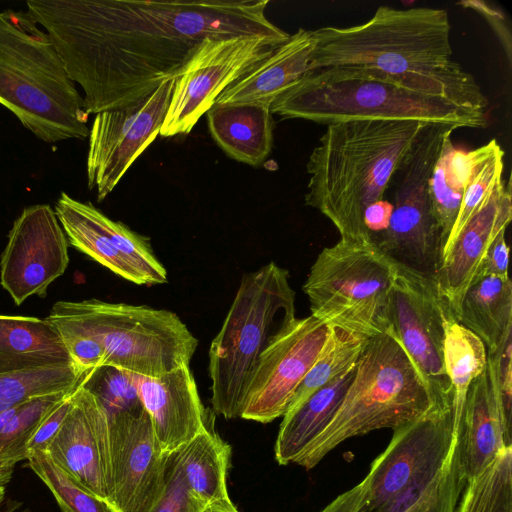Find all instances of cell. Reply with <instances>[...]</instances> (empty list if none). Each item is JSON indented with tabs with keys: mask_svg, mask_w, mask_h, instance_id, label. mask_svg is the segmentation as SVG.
Segmentation results:
<instances>
[{
	"mask_svg": "<svg viewBox=\"0 0 512 512\" xmlns=\"http://www.w3.org/2000/svg\"><path fill=\"white\" fill-rule=\"evenodd\" d=\"M267 0H28L89 114L133 103L176 78L207 38L289 34Z\"/></svg>",
	"mask_w": 512,
	"mask_h": 512,
	"instance_id": "6da1fadb",
	"label": "cell"
},
{
	"mask_svg": "<svg viewBox=\"0 0 512 512\" xmlns=\"http://www.w3.org/2000/svg\"><path fill=\"white\" fill-rule=\"evenodd\" d=\"M444 9L380 6L366 22L313 30L311 71L363 66L419 83L455 103L485 112L488 101L473 76L452 59Z\"/></svg>",
	"mask_w": 512,
	"mask_h": 512,
	"instance_id": "7a4b0ae2",
	"label": "cell"
},
{
	"mask_svg": "<svg viewBox=\"0 0 512 512\" xmlns=\"http://www.w3.org/2000/svg\"><path fill=\"white\" fill-rule=\"evenodd\" d=\"M425 123L360 120L327 125L312 150L304 200L340 238L371 243L364 216L384 199L389 180Z\"/></svg>",
	"mask_w": 512,
	"mask_h": 512,
	"instance_id": "3957f363",
	"label": "cell"
},
{
	"mask_svg": "<svg viewBox=\"0 0 512 512\" xmlns=\"http://www.w3.org/2000/svg\"><path fill=\"white\" fill-rule=\"evenodd\" d=\"M271 113L329 125L391 120L481 128L485 112L461 106L425 86L377 69L341 65L308 72L279 95Z\"/></svg>",
	"mask_w": 512,
	"mask_h": 512,
	"instance_id": "277c9868",
	"label": "cell"
},
{
	"mask_svg": "<svg viewBox=\"0 0 512 512\" xmlns=\"http://www.w3.org/2000/svg\"><path fill=\"white\" fill-rule=\"evenodd\" d=\"M0 105L38 139L89 135V115L56 48L26 11L0 12Z\"/></svg>",
	"mask_w": 512,
	"mask_h": 512,
	"instance_id": "5b68a950",
	"label": "cell"
},
{
	"mask_svg": "<svg viewBox=\"0 0 512 512\" xmlns=\"http://www.w3.org/2000/svg\"><path fill=\"white\" fill-rule=\"evenodd\" d=\"M433 404L418 368L388 328L369 339L333 418L296 465L310 470L345 440L378 429L394 430Z\"/></svg>",
	"mask_w": 512,
	"mask_h": 512,
	"instance_id": "8992f818",
	"label": "cell"
},
{
	"mask_svg": "<svg viewBox=\"0 0 512 512\" xmlns=\"http://www.w3.org/2000/svg\"><path fill=\"white\" fill-rule=\"evenodd\" d=\"M289 271L269 262L245 273L209 348L211 404L225 419L240 418L247 385L260 356L296 318Z\"/></svg>",
	"mask_w": 512,
	"mask_h": 512,
	"instance_id": "52a82bcc",
	"label": "cell"
},
{
	"mask_svg": "<svg viewBox=\"0 0 512 512\" xmlns=\"http://www.w3.org/2000/svg\"><path fill=\"white\" fill-rule=\"evenodd\" d=\"M52 311L98 341L103 366L158 377L189 365L198 340L177 314L165 309L99 299L58 301Z\"/></svg>",
	"mask_w": 512,
	"mask_h": 512,
	"instance_id": "ba28073f",
	"label": "cell"
},
{
	"mask_svg": "<svg viewBox=\"0 0 512 512\" xmlns=\"http://www.w3.org/2000/svg\"><path fill=\"white\" fill-rule=\"evenodd\" d=\"M395 273L396 264L374 244L340 238L320 251L302 289L311 315L371 338L389 328Z\"/></svg>",
	"mask_w": 512,
	"mask_h": 512,
	"instance_id": "9c48e42d",
	"label": "cell"
},
{
	"mask_svg": "<svg viewBox=\"0 0 512 512\" xmlns=\"http://www.w3.org/2000/svg\"><path fill=\"white\" fill-rule=\"evenodd\" d=\"M283 42L262 35L207 37L175 78L159 135L189 133L222 92Z\"/></svg>",
	"mask_w": 512,
	"mask_h": 512,
	"instance_id": "30bf717a",
	"label": "cell"
},
{
	"mask_svg": "<svg viewBox=\"0 0 512 512\" xmlns=\"http://www.w3.org/2000/svg\"><path fill=\"white\" fill-rule=\"evenodd\" d=\"M449 317L435 280L396 264L389 298V329L418 368L434 404L441 405L452 403L443 358L444 326Z\"/></svg>",
	"mask_w": 512,
	"mask_h": 512,
	"instance_id": "8fae6325",
	"label": "cell"
},
{
	"mask_svg": "<svg viewBox=\"0 0 512 512\" xmlns=\"http://www.w3.org/2000/svg\"><path fill=\"white\" fill-rule=\"evenodd\" d=\"M175 83L162 82L141 99L97 113L89 129L87 180L104 200L160 134Z\"/></svg>",
	"mask_w": 512,
	"mask_h": 512,
	"instance_id": "7c38bea8",
	"label": "cell"
},
{
	"mask_svg": "<svg viewBox=\"0 0 512 512\" xmlns=\"http://www.w3.org/2000/svg\"><path fill=\"white\" fill-rule=\"evenodd\" d=\"M452 403L433 404L419 418L394 429L386 449L373 460L369 490L360 512H375L414 481L438 469L457 441Z\"/></svg>",
	"mask_w": 512,
	"mask_h": 512,
	"instance_id": "4fadbf2b",
	"label": "cell"
},
{
	"mask_svg": "<svg viewBox=\"0 0 512 512\" xmlns=\"http://www.w3.org/2000/svg\"><path fill=\"white\" fill-rule=\"evenodd\" d=\"M329 331L330 326L313 315L296 317L260 356L246 388L240 418L265 424L283 417Z\"/></svg>",
	"mask_w": 512,
	"mask_h": 512,
	"instance_id": "5bb4252c",
	"label": "cell"
},
{
	"mask_svg": "<svg viewBox=\"0 0 512 512\" xmlns=\"http://www.w3.org/2000/svg\"><path fill=\"white\" fill-rule=\"evenodd\" d=\"M54 211L68 243L113 273L137 285L167 282L166 269L154 255L146 236L65 192L58 198Z\"/></svg>",
	"mask_w": 512,
	"mask_h": 512,
	"instance_id": "9a60e30c",
	"label": "cell"
},
{
	"mask_svg": "<svg viewBox=\"0 0 512 512\" xmlns=\"http://www.w3.org/2000/svg\"><path fill=\"white\" fill-rule=\"evenodd\" d=\"M69 263L68 240L47 204L25 208L8 234L0 259V283L16 305L30 296L45 297Z\"/></svg>",
	"mask_w": 512,
	"mask_h": 512,
	"instance_id": "2e32d148",
	"label": "cell"
},
{
	"mask_svg": "<svg viewBox=\"0 0 512 512\" xmlns=\"http://www.w3.org/2000/svg\"><path fill=\"white\" fill-rule=\"evenodd\" d=\"M111 461L110 505L116 512H150L162 493L169 453L144 410L107 417Z\"/></svg>",
	"mask_w": 512,
	"mask_h": 512,
	"instance_id": "e0dca14e",
	"label": "cell"
},
{
	"mask_svg": "<svg viewBox=\"0 0 512 512\" xmlns=\"http://www.w3.org/2000/svg\"><path fill=\"white\" fill-rule=\"evenodd\" d=\"M44 452L71 481L110 505L108 420L97 397L83 386V381L74 391L69 412Z\"/></svg>",
	"mask_w": 512,
	"mask_h": 512,
	"instance_id": "ac0fdd59",
	"label": "cell"
},
{
	"mask_svg": "<svg viewBox=\"0 0 512 512\" xmlns=\"http://www.w3.org/2000/svg\"><path fill=\"white\" fill-rule=\"evenodd\" d=\"M498 353L487 355L484 371L470 385L459 422L457 452L466 482L512 447L511 408L499 390Z\"/></svg>",
	"mask_w": 512,
	"mask_h": 512,
	"instance_id": "d6986e66",
	"label": "cell"
},
{
	"mask_svg": "<svg viewBox=\"0 0 512 512\" xmlns=\"http://www.w3.org/2000/svg\"><path fill=\"white\" fill-rule=\"evenodd\" d=\"M512 219L510 183L502 180L442 258L436 287L448 313L456 320L466 290L478 279L485 255Z\"/></svg>",
	"mask_w": 512,
	"mask_h": 512,
	"instance_id": "ffe728a7",
	"label": "cell"
},
{
	"mask_svg": "<svg viewBox=\"0 0 512 512\" xmlns=\"http://www.w3.org/2000/svg\"><path fill=\"white\" fill-rule=\"evenodd\" d=\"M130 376L165 453L177 451L207 429L204 408L189 365L158 377L134 373Z\"/></svg>",
	"mask_w": 512,
	"mask_h": 512,
	"instance_id": "44dd1931",
	"label": "cell"
},
{
	"mask_svg": "<svg viewBox=\"0 0 512 512\" xmlns=\"http://www.w3.org/2000/svg\"><path fill=\"white\" fill-rule=\"evenodd\" d=\"M315 50L313 30L299 28L260 61L249 73L229 86L215 103L272 102L311 71Z\"/></svg>",
	"mask_w": 512,
	"mask_h": 512,
	"instance_id": "7402d4cb",
	"label": "cell"
},
{
	"mask_svg": "<svg viewBox=\"0 0 512 512\" xmlns=\"http://www.w3.org/2000/svg\"><path fill=\"white\" fill-rule=\"evenodd\" d=\"M206 116L212 138L231 158L258 166L270 154L274 125L270 104L214 103Z\"/></svg>",
	"mask_w": 512,
	"mask_h": 512,
	"instance_id": "603a6c76",
	"label": "cell"
},
{
	"mask_svg": "<svg viewBox=\"0 0 512 512\" xmlns=\"http://www.w3.org/2000/svg\"><path fill=\"white\" fill-rule=\"evenodd\" d=\"M63 365L75 364L47 318L0 315V375Z\"/></svg>",
	"mask_w": 512,
	"mask_h": 512,
	"instance_id": "cb8c5ba5",
	"label": "cell"
},
{
	"mask_svg": "<svg viewBox=\"0 0 512 512\" xmlns=\"http://www.w3.org/2000/svg\"><path fill=\"white\" fill-rule=\"evenodd\" d=\"M355 368L350 367L283 415L274 446L278 464H296L322 433L337 411Z\"/></svg>",
	"mask_w": 512,
	"mask_h": 512,
	"instance_id": "d4e9b609",
	"label": "cell"
},
{
	"mask_svg": "<svg viewBox=\"0 0 512 512\" xmlns=\"http://www.w3.org/2000/svg\"><path fill=\"white\" fill-rule=\"evenodd\" d=\"M456 321L483 342L487 355L500 352L512 339L509 276H484L476 280L462 298Z\"/></svg>",
	"mask_w": 512,
	"mask_h": 512,
	"instance_id": "484cf974",
	"label": "cell"
},
{
	"mask_svg": "<svg viewBox=\"0 0 512 512\" xmlns=\"http://www.w3.org/2000/svg\"><path fill=\"white\" fill-rule=\"evenodd\" d=\"M190 492L205 505L237 509L227 489L231 448L216 433L203 430L176 451Z\"/></svg>",
	"mask_w": 512,
	"mask_h": 512,
	"instance_id": "4316f807",
	"label": "cell"
},
{
	"mask_svg": "<svg viewBox=\"0 0 512 512\" xmlns=\"http://www.w3.org/2000/svg\"><path fill=\"white\" fill-rule=\"evenodd\" d=\"M452 133L444 138L429 181L433 214L443 247L456 220L471 170L483 149L482 146L470 151L457 149L451 139Z\"/></svg>",
	"mask_w": 512,
	"mask_h": 512,
	"instance_id": "83f0119b",
	"label": "cell"
},
{
	"mask_svg": "<svg viewBox=\"0 0 512 512\" xmlns=\"http://www.w3.org/2000/svg\"><path fill=\"white\" fill-rule=\"evenodd\" d=\"M466 483L456 441L438 469L414 481L375 512H455Z\"/></svg>",
	"mask_w": 512,
	"mask_h": 512,
	"instance_id": "f1b7e54d",
	"label": "cell"
},
{
	"mask_svg": "<svg viewBox=\"0 0 512 512\" xmlns=\"http://www.w3.org/2000/svg\"><path fill=\"white\" fill-rule=\"evenodd\" d=\"M444 330V367L452 389L454 418L459 423L469 387L486 367L487 351L483 342L453 317L447 318Z\"/></svg>",
	"mask_w": 512,
	"mask_h": 512,
	"instance_id": "f546056e",
	"label": "cell"
},
{
	"mask_svg": "<svg viewBox=\"0 0 512 512\" xmlns=\"http://www.w3.org/2000/svg\"><path fill=\"white\" fill-rule=\"evenodd\" d=\"M369 339V337L330 326L321 352L296 389L287 411L301 404L314 392L356 365Z\"/></svg>",
	"mask_w": 512,
	"mask_h": 512,
	"instance_id": "4dcf8cb0",
	"label": "cell"
},
{
	"mask_svg": "<svg viewBox=\"0 0 512 512\" xmlns=\"http://www.w3.org/2000/svg\"><path fill=\"white\" fill-rule=\"evenodd\" d=\"M88 371L63 365L0 375V413L31 398L73 390Z\"/></svg>",
	"mask_w": 512,
	"mask_h": 512,
	"instance_id": "1f68e13d",
	"label": "cell"
},
{
	"mask_svg": "<svg viewBox=\"0 0 512 512\" xmlns=\"http://www.w3.org/2000/svg\"><path fill=\"white\" fill-rule=\"evenodd\" d=\"M482 147V153L475 162L465 185L456 220L443 247L442 258L465 226L481 209L492 190L503 180L505 152L495 139Z\"/></svg>",
	"mask_w": 512,
	"mask_h": 512,
	"instance_id": "d6a6232c",
	"label": "cell"
},
{
	"mask_svg": "<svg viewBox=\"0 0 512 512\" xmlns=\"http://www.w3.org/2000/svg\"><path fill=\"white\" fill-rule=\"evenodd\" d=\"M457 512H512V447L466 483Z\"/></svg>",
	"mask_w": 512,
	"mask_h": 512,
	"instance_id": "836d02e7",
	"label": "cell"
},
{
	"mask_svg": "<svg viewBox=\"0 0 512 512\" xmlns=\"http://www.w3.org/2000/svg\"><path fill=\"white\" fill-rule=\"evenodd\" d=\"M73 390L31 398L17 406L0 432V469L14 470L18 462L27 460V443L32 434L54 406Z\"/></svg>",
	"mask_w": 512,
	"mask_h": 512,
	"instance_id": "e575fe53",
	"label": "cell"
},
{
	"mask_svg": "<svg viewBox=\"0 0 512 512\" xmlns=\"http://www.w3.org/2000/svg\"><path fill=\"white\" fill-rule=\"evenodd\" d=\"M27 461L51 491L61 512H116L107 502L71 481L44 451L29 454Z\"/></svg>",
	"mask_w": 512,
	"mask_h": 512,
	"instance_id": "d590c367",
	"label": "cell"
},
{
	"mask_svg": "<svg viewBox=\"0 0 512 512\" xmlns=\"http://www.w3.org/2000/svg\"><path fill=\"white\" fill-rule=\"evenodd\" d=\"M83 386L97 397L107 417L144 410L130 373L122 369L101 366L89 370Z\"/></svg>",
	"mask_w": 512,
	"mask_h": 512,
	"instance_id": "8d00e7d4",
	"label": "cell"
},
{
	"mask_svg": "<svg viewBox=\"0 0 512 512\" xmlns=\"http://www.w3.org/2000/svg\"><path fill=\"white\" fill-rule=\"evenodd\" d=\"M205 506L188 489L176 451L169 453L160 498L150 512H200Z\"/></svg>",
	"mask_w": 512,
	"mask_h": 512,
	"instance_id": "74e56055",
	"label": "cell"
},
{
	"mask_svg": "<svg viewBox=\"0 0 512 512\" xmlns=\"http://www.w3.org/2000/svg\"><path fill=\"white\" fill-rule=\"evenodd\" d=\"M75 390L76 389L55 405L40 422L27 443L28 455L35 451H45L69 412Z\"/></svg>",
	"mask_w": 512,
	"mask_h": 512,
	"instance_id": "f35d334b",
	"label": "cell"
},
{
	"mask_svg": "<svg viewBox=\"0 0 512 512\" xmlns=\"http://www.w3.org/2000/svg\"><path fill=\"white\" fill-rule=\"evenodd\" d=\"M505 232L500 233L489 247L482 262L478 279L484 276H508L509 247Z\"/></svg>",
	"mask_w": 512,
	"mask_h": 512,
	"instance_id": "ab89813d",
	"label": "cell"
},
{
	"mask_svg": "<svg viewBox=\"0 0 512 512\" xmlns=\"http://www.w3.org/2000/svg\"><path fill=\"white\" fill-rule=\"evenodd\" d=\"M369 478L337 496L321 512H360L367 498Z\"/></svg>",
	"mask_w": 512,
	"mask_h": 512,
	"instance_id": "60d3db41",
	"label": "cell"
},
{
	"mask_svg": "<svg viewBox=\"0 0 512 512\" xmlns=\"http://www.w3.org/2000/svg\"><path fill=\"white\" fill-rule=\"evenodd\" d=\"M463 6H469L476 10L477 12L484 15V17L491 23L493 29L498 33V37L501 39L502 44L506 47L508 57L510 59V33L509 30L505 26V18L502 14H500L497 10L489 7L484 2L479 1H468L461 2Z\"/></svg>",
	"mask_w": 512,
	"mask_h": 512,
	"instance_id": "b9f144b4",
	"label": "cell"
},
{
	"mask_svg": "<svg viewBox=\"0 0 512 512\" xmlns=\"http://www.w3.org/2000/svg\"><path fill=\"white\" fill-rule=\"evenodd\" d=\"M0 512H29V510L19 501L5 499L0 506Z\"/></svg>",
	"mask_w": 512,
	"mask_h": 512,
	"instance_id": "7bdbcfd3",
	"label": "cell"
},
{
	"mask_svg": "<svg viewBox=\"0 0 512 512\" xmlns=\"http://www.w3.org/2000/svg\"><path fill=\"white\" fill-rule=\"evenodd\" d=\"M13 470L0 469V506L6 499L7 485L11 480Z\"/></svg>",
	"mask_w": 512,
	"mask_h": 512,
	"instance_id": "ee69618b",
	"label": "cell"
},
{
	"mask_svg": "<svg viewBox=\"0 0 512 512\" xmlns=\"http://www.w3.org/2000/svg\"><path fill=\"white\" fill-rule=\"evenodd\" d=\"M200 512H239L238 509H228L220 505L207 504Z\"/></svg>",
	"mask_w": 512,
	"mask_h": 512,
	"instance_id": "f6af8a7d",
	"label": "cell"
}]
</instances>
